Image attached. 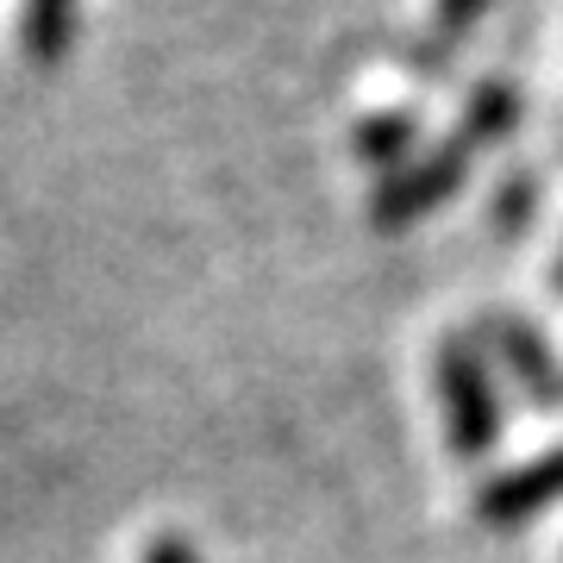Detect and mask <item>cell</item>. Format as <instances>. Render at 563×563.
Instances as JSON below:
<instances>
[{
	"label": "cell",
	"mask_w": 563,
	"mask_h": 563,
	"mask_svg": "<svg viewBox=\"0 0 563 563\" xmlns=\"http://www.w3.org/2000/svg\"><path fill=\"white\" fill-rule=\"evenodd\" d=\"M439 395H444V420H451V451L457 457H483L495 444V432H501V407H495V388H488L476 344L463 332L439 339Z\"/></svg>",
	"instance_id": "cell-1"
},
{
	"label": "cell",
	"mask_w": 563,
	"mask_h": 563,
	"mask_svg": "<svg viewBox=\"0 0 563 563\" xmlns=\"http://www.w3.org/2000/svg\"><path fill=\"white\" fill-rule=\"evenodd\" d=\"M470 157H476V144L463 139V132H451V139L432 144L426 157L407 163V169L383 176V188L369 195V220H376V225H407V220H420V213H432L439 201L457 195Z\"/></svg>",
	"instance_id": "cell-2"
},
{
	"label": "cell",
	"mask_w": 563,
	"mask_h": 563,
	"mask_svg": "<svg viewBox=\"0 0 563 563\" xmlns=\"http://www.w3.org/2000/svg\"><path fill=\"white\" fill-rule=\"evenodd\" d=\"M551 501H563V444L514 463L507 476H495V483L476 495V514H483L488 526H514V520H526V514H539V507H551Z\"/></svg>",
	"instance_id": "cell-3"
},
{
	"label": "cell",
	"mask_w": 563,
	"mask_h": 563,
	"mask_svg": "<svg viewBox=\"0 0 563 563\" xmlns=\"http://www.w3.org/2000/svg\"><path fill=\"white\" fill-rule=\"evenodd\" d=\"M483 332H488V344L501 351V363L520 376V388L532 395V401H544V407H563V363L551 357V344L532 332L526 320H514V313H488L483 320Z\"/></svg>",
	"instance_id": "cell-4"
},
{
	"label": "cell",
	"mask_w": 563,
	"mask_h": 563,
	"mask_svg": "<svg viewBox=\"0 0 563 563\" xmlns=\"http://www.w3.org/2000/svg\"><path fill=\"white\" fill-rule=\"evenodd\" d=\"M76 38V0H25L20 7V44L32 63H57Z\"/></svg>",
	"instance_id": "cell-5"
},
{
	"label": "cell",
	"mask_w": 563,
	"mask_h": 563,
	"mask_svg": "<svg viewBox=\"0 0 563 563\" xmlns=\"http://www.w3.org/2000/svg\"><path fill=\"white\" fill-rule=\"evenodd\" d=\"M514 113H520V95H514V81H483L476 95H470V107H463V120H457V132L470 144H488V139H501L507 125H514Z\"/></svg>",
	"instance_id": "cell-6"
},
{
	"label": "cell",
	"mask_w": 563,
	"mask_h": 563,
	"mask_svg": "<svg viewBox=\"0 0 563 563\" xmlns=\"http://www.w3.org/2000/svg\"><path fill=\"white\" fill-rule=\"evenodd\" d=\"M407 139H413V113H376V120H363V125H357V151H363L369 163L401 157Z\"/></svg>",
	"instance_id": "cell-7"
},
{
	"label": "cell",
	"mask_w": 563,
	"mask_h": 563,
	"mask_svg": "<svg viewBox=\"0 0 563 563\" xmlns=\"http://www.w3.org/2000/svg\"><path fill=\"white\" fill-rule=\"evenodd\" d=\"M483 7H488V0H432V32H439L444 44H457Z\"/></svg>",
	"instance_id": "cell-8"
},
{
	"label": "cell",
	"mask_w": 563,
	"mask_h": 563,
	"mask_svg": "<svg viewBox=\"0 0 563 563\" xmlns=\"http://www.w3.org/2000/svg\"><path fill=\"white\" fill-rule=\"evenodd\" d=\"M144 563H201V558L188 551V539H157L151 551H144Z\"/></svg>",
	"instance_id": "cell-9"
},
{
	"label": "cell",
	"mask_w": 563,
	"mask_h": 563,
	"mask_svg": "<svg viewBox=\"0 0 563 563\" xmlns=\"http://www.w3.org/2000/svg\"><path fill=\"white\" fill-rule=\"evenodd\" d=\"M558 282H563V263H558Z\"/></svg>",
	"instance_id": "cell-10"
}]
</instances>
